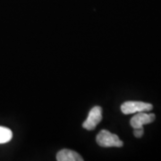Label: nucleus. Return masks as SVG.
Listing matches in <instances>:
<instances>
[{
  "label": "nucleus",
  "instance_id": "f257e3e1",
  "mask_svg": "<svg viewBox=\"0 0 161 161\" xmlns=\"http://www.w3.org/2000/svg\"><path fill=\"white\" fill-rule=\"evenodd\" d=\"M96 141L99 146L104 148H109V147L119 148L124 145V142L118 138L116 134H114L107 130H102L98 132Z\"/></svg>",
  "mask_w": 161,
  "mask_h": 161
},
{
  "label": "nucleus",
  "instance_id": "f03ea898",
  "mask_svg": "<svg viewBox=\"0 0 161 161\" xmlns=\"http://www.w3.org/2000/svg\"><path fill=\"white\" fill-rule=\"evenodd\" d=\"M153 108V106L150 103L142 101H126L121 106V111L125 115H130L138 112L150 111Z\"/></svg>",
  "mask_w": 161,
  "mask_h": 161
},
{
  "label": "nucleus",
  "instance_id": "7ed1b4c3",
  "mask_svg": "<svg viewBox=\"0 0 161 161\" xmlns=\"http://www.w3.org/2000/svg\"><path fill=\"white\" fill-rule=\"evenodd\" d=\"M101 120H102V109L100 107L96 106L91 109L87 119L82 124V127L86 130L92 131L96 128Z\"/></svg>",
  "mask_w": 161,
  "mask_h": 161
},
{
  "label": "nucleus",
  "instance_id": "20e7f679",
  "mask_svg": "<svg viewBox=\"0 0 161 161\" xmlns=\"http://www.w3.org/2000/svg\"><path fill=\"white\" fill-rule=\"evenodd\" d=\"M154 114H147L144 112H138V114L133 115L130 121L132 128H142L144 125H148L155 120Z\"/></svg>",
  "mask_w": 161,
  "mask_h": 161
},
{
  "label": "nucleus",
  "instance_id": "39448f33",
  "mask_svg": "<svg viewBox=\"0 0 161 161\" xmlns=\"http://www.w3.org/2000/svg\"><path fill=\"white\" fill-rule=\"evenodd\" d=\"M58 161H82L83 158L77 152L71 150H62L57 154Z\"/></svg>",
  "mask_w": 161,
  "mask_h": 161
},
{
  "label": "nucleus",
  "instance_id": "423d86ee",
  "mask_svg": "<svg viewBox=\"0 0 161 161\" xmlns=\"http://www.w3.org/2000/svg\"><path fill=\"white\" fill-rule=\"evenodd\" d=\"M13 132L10 129L4 126H0V144L6 143L11 141Z\"/></svg>",
  "mask_w": 161,
  "mask_h": 161
},
{
  "label": "nucleus",
  "instance_id": "0eeeda50",
  "mask_svg": "<svg viewBox=\"0 0 161 161\" xmlns=\"http://www.w3.org/2000/svg\"><path fill=\"white\" fill-rule=\"evenodd\" d=\"M133 133H134V136H135L136 138H141L144 133L143 127H142V128H134V132H133Z\"/></svg>",
  "mask_w": 161,
  "mask_h": 161
}]
</instances>
